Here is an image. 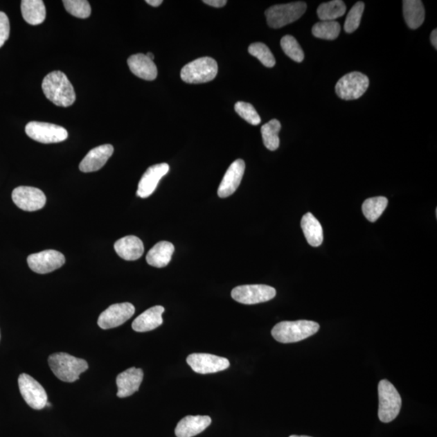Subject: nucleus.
Segmentation results:
<instances>
[{
  "label": "nucleus",
  "mask_w": 437,
  "mask_h": 437,
  "mask_svg": "<svg viewBox=\"0 0 437 437\" xmlns=\"http://www.w3.org/2000/svg\"><path fill=\"white\" fill-rule=\"evenodd\" d=\"M42 88L46 98L57 107H69L75 100V93L66 75L60 71L46 75L42 81Z\"/></svg>",
  "instance_id": "obj_1"
},
{
  "label": "nucleus",
  "mask_w": 437,
  "mask_h": 437,
  "mask_svg": "<svg viewBox=\"0 0 437 437\" xmlns=\"http://www.w3.org/2000/svg\"><path fill=\"white\" fill-rule=\"evenodd\" d=\"M48 363L55 377L64 382L71 383L79 380L81 373L89 368L85 359L64 353L51 355Z\"/></svg>",
  "instance_id": "obj_2"
},
{
  "label": "nucleus",
  "mask_w": 437,
  "mask_h": 437,
  "mask_svg": "<svg viewBox=\"0 0 437 437\" xmlns=\"http://www.w3.org/2000/svg\"><path fill=\"white\" fill-rule=\"evenodd\" d=\"M320 329L315 321L299 320L281 321L274 326L271 330L273 338L282 344H292L308 339Z\"/></svg>",
  "instance_id": "obj_3"
},
{
  "label": "nucleus",
  "mask_w": 437,
  "mask_h": 437,
  "mask_svg": "<svg viewBox=\"0 0 437 437\" xmlns=\"http://www.w3.org/2000/svg\"><path fill=\"white\" fill-rule=\"evenodd\" d=\"M378 417L382 422H391L400 414L402 398L393 384L382 380L378 385Z\"/></svg>",
  "instance_id": "obj_4"
},
{
  "label": "nucleus",
  "mask_w": 437,
  "mask_h": 437,
  "mask_svg": "<svg viewBox=\"0 0 437 437\" xmlns=\"http://www.w3.org/2000/svg\"><path fill=\"white\" fill-rule=\"evenodd\" d=\"M217 72V62L213 57H204L184 66L181 78L188 84L208 83L215 78Z\"/></svg>",
  "instance_id": "obj_5"
},
{
  "label": "nucleus",
  "mask_w": 437,
  "mask_h": 437,
  "mask_svg": "<svg viewBox=\"0 0 437 437\" xmlns=\"http://www.w3.org/2000/svg\"><path fill=\"white\" fill-rule=\"evenodd\" d=\"M305 2H294L269 8L265 12L268 26L280 28L298 20L306 12Z\"/></svg>",
  "instance_id": "obj_6"
},
{
  "label": "nucleus",
  "mask_w": 437,
  "mask_h": 437,
  "mask_svg": "<svg viewBox=\"0 0 437 437\" xmlns=\"http://www.w3.org/2000/svg\"><path fill=\"white\" fill-rule=\"evenodd\" d=\"M369 86V79L362 72H350L343 76L335 86V92L341 99L357 100L366 93Z\"/></svg>",
  "instance_id": "obj_7"
},
{
  "label": "nucleus",
  "mask_w": 437,
  "mask_h": 437,
  "mask_svg": "<svg viewBox=\"0 0 437 437\" xmlns=\"http://www.w3.org/2000/svg\"><path fill=\"white\" fill-rule=\"evenodd\" d=\"M27 136L42 143H55L66 141L69 132L64 127L55 124L30 122L26 125Z\"/></svg>",
  "instance_id": "obj_8"
},
{
  "label": "nucleus",
  "mask_w": 437,
  "mask_h": 437,
  "mask_svg": "<svg viewBox=\"0 0 437 437\" xmlns=\"http://www.w3.org/2000/svg\"><path fill=\"white\" fill-rule=\"evenodd\" d=\"M276 295L275 288L264 285H242L233 288V299L244 305H256L271 301Z\"/></svg>",
  "instance_id": "obj_9"
},
{
  "label": "nucleus",
  "mask_w": 437,
  "mask_h": 437,
  "mask_svg": "<svg viewBox=\"0 0 437 437\" xmlns=\"http://www.w3.org/2000/svg\"><path fill=\"white\" fill-rule=\"evenodd\" d=\"M19 389L27 404L33 409L42 410L47 404L48 397L41 384L28 374L22 373L18 378Z\"/></svg>",
  "instance_id": "obj_10"
},
{
  "label": "nucleus",
  "mask_w": 437,
  "mask_h": 437,
  "mask_svg": "<svg viewBox=\"0 0 437 437\" xmlns=\"http://www.w3.org/2000/svg\"><path fill=\"white\" fill-rule=\"evenodd\" d=\"M12 201L19 208L26 211H35L44 208L46 197L36 187L19 186L12 191Z\"/></svg>",
  "instance_id": "obj_11"
},
{
  "label": "nucleus",
  "mask_w": 437,
  "mask_h": 437,
  "mask_svg": "<svg viewBox=\"0 0 437 437\" xmlns=\"http://www.w3.org/2000/svg\"><path fill=\"white\" fill-rule=\"evenodd\" d=\"M186 362L193 371L199 374L224 371L230 366L228 359L206 353L191 354L187 357Z\"/></svg>",
  "instance_id": "obj_12"
},
{
  "label": "nucleus",
  "mask_w": 437,
  "mask_h": 437,
  "mask_svg": "<svg viewBox=\"0 0 437 437\" xmlns=\"http://www.w3.org/2000/svg\"><path fill=\"white\" fill-rule=\"evenodd\" d=\"M28 265L37 274H47L64 265L65 257L62 253L49 249L33 253L27 258Z\"/></svg>",
  "instance_id": "obj_13"
},
{
  "label": "nucleus",
  "mask_w": 437,
  "mask_h": 437,
  "mask_svg": "<svg viewBox=\"0 0 437 437\" xmlns=\"http://www.w3.org/2000/svg\"><path fill=\"white\" fill-rule=\"evenodd\" d=\"M134 312V306L128 302L110 305L100 314L98 324L103 330L118 328L131 319Z\"/></svg>",
  "instance_id": "obj_14"
},
{
  "label": "nucleus",
  "mask_w": 437,
  "mask_h": 437,
  "mask_svg": "<svg viewBox=\"0 0 437 437\" xmlns=\"http://www.w3.org/2000/svg\"><path fill=\"white\" fill-rule=\"evenodd\" d=\"M244 170H246V164L243 160L238 159L232 163L220 182L218 188L220 198H228L234 194L241 184Z\"/></svg>",
  "instance_id": "obj_15"
},
{
  "label": "nucleus",
  "mask_w": 437,
  "mask_h": 437,
  "mask_svg": "<svg viewBox=\"0 0 437 437\" xmlns=\"http://www.w3.org/2000/svg\"><path fill=\"white\" fill-rule=\"evenodd\" d=\"M170 170L169 165L161 163L152 166L147 170L139 182L137 196L146 199L155 191L163 177Z\"/></svg>",
  "instance_id": "obj_16"
},
{
  "label": "nucleus",
  "mask_w": 437,
  "mask_h": 437,
  "mask_svg": "<svg viewBox=\"0 0 437 437\" xmlns=\"http://www.w3.org/2000/svg\"><path fill=\"white\" fill-rule=\"evenodd\" d=\"M114 151V147L112 144H104V145L94 148L80 162V170L83 172L100 170L107 164L109 157L113 155Z\"/></svg>",
  "instance_id": "obj_17"
},
{
  "label": "nucleus",
  "mask_w": 437,
  "mask_h": 437,
  "mask_svg": "<svg viewBox=\"0 0 437 437\" xmlns=\"http://www.w3.org/2000/svg\"><path fill=\"white\" fill-rule=\"evenodd\" d=\"M143 379V372L141 368H131L118 374L116 379L118 386L117 396L127 398L132 396L139 391Z\"/></svg>",
  "instance_id": "obj_18"
},
{
  "label": "nucleus",
  "mask_w": 437,
  "mask_h": 437,
  "mask_svg": "<svg viewBox=\"0 0 437 437\" xmlns=\"http://www.w3.org/2000/svg\"><path fill=\"white\" fill-rule=\"evenodd\" d=\"M211 422L208 416H188L179 421L175 429L177 437H193L201 434Z\"/></svg>",
  "instance_id": "obj_19"
},
{
  "label": "nucleus",
  "mask_w": 437,
  "mask_h": 437,
  "mask_svg": "<svg viewBox=\"0 0 437 437\" xmlns=\"http://www.w3.org/2000/svg\"><path fill=\"white\" fill-rule=\"evenodd\" d=\"M164 312L163 306L152 307L134 319L132 329L136 332H148L159 328L163 323L162 314Z\"/></svg>",
  "instance_id": "obj_20"
},
{
  "label": "nucleus",
  "mask_w": 437,
  "mask_h": 437,
  "mask_svg": "<svg viewBox=\"0 0 437 437\" xmlns=\"http://www.w3.org/2000/svg\"><path fill=\"white\" fill-rule=\"evenodd\" d=\"M130 70L138 78L145 80H154L157 76V67L153 60L146 55H133L127 60Z\"/></svg>",
  "instance_id": "obj_21"
},
{
  "label": "nucleus",
  "mask_w": 437,
  "mask_h": 437,
  "mask_svg": "<svg viewBox=\"0 0 437 437\" xmlns=\"http://www.w3.org/2000/svg\"><path fill=\"white\" fill-rule=\"evenodd\" d=\"M114 249L120 258L127 261L137 260L144 252L143 242L136 236H127L118 240L114 244Z\"/></svg>",
  "instance_id": "obj_22"
},
{
  "label": "nucleus",
  "mask_w": 437,
  "mask_h": 437,
  "mask_svg": "<svg viewBox=\"0 0 437 437\" xmlns=\"http://www.w3.org/2000/svg\"><path fill=\"white\" fill-rule=\"evenodd\" d=\"M174 253V244L169 242H160L148 251L146 260L152 267H165L170 262Z\"/></svg>",
  "instance_id": "obj_23"
},
{
  "label": "nucleus",
  "mask_w": 437,
  "mask_h": 437,
  "mask_svg": "<svg viewBox=\"0 0 437 437\" xmlns=\"http://www.w3.org/2000/svg\"><path fill=\"white\" fill-rule=\"evenodd\" d=\"M301 225L307 242L311 247H318L323 244V229L313 214L306 213L302 217Z\"/></svg>",
  "instance_id": "obj_24"
},
{
  "label": "nucleus",
  "mask_w": 437,
  "mask_h": 437,
  "mask_svg": "<svg viewBox=\"0 0 437 437\" xmlns=\"http://www.w3.org/2000/svg\"><path fill=\"white\" fill-rule=\"evenodd\" d=\"M403 3V15L408 27L411 30L420 28L425 19L424 4L420 0H404Z\"/></svg>",
  "instance_id": "obj_25"
},
{
  "label": "nucleus",
  "mask_w": 437,
  "mask_h": 437,
  "mask_svg": "<svg viewBox=\"0 0 437 437\" xmlns=\"http://www.w3.org/2000/svg\"><path fill=\"white\" fill-rule=\"evenodd\" d=\"M21 13L25 21L31 26L40 25L45 21L46 11L42 0H23Z\"/></svg>",
  "instance_id": "obj_26"
},
{
  "label": "nucleus",
  "mask_w": 437,
  "mask_h": 437,
  "mask_svg": "<svg viewBox=\"0 0 437 437\" xmlns=\"http://www.w3.org/2000/svg\"><path fill=\"white\" fill-rule=\"evenodd\" d=\"M387 205L388 199L386 197H373L364 202L363 213L368 222H376L387 208Z\"/></svg>",
  "instance_id": "obj_27"
},
{
  "label": "nucleus",
  "mask_w": 437,
  "mask_h": 437,
  "mask_svg": "<svg viewBox=\"0 0 437 437\" xmlns=\"http://www.w3.org/2000/svg\"><path fill=\"white\" fill-rule=\"evenodd\" d=\"M346 10H347V7L342 0H333V1L321 3L316 13L321 21H332L343 17Z\"/></svg>",
  "instance_id": "obj_28"
},
{
  "label": "nucleus",
  "mask_w": 437,
  "mask_h": 437,
  "mask_svg": "<svg viewBox=\"0 0 437 437\" xmlns=\"http://www.w3.org/2000/svg\"><path fill=\"white\" fill-rule=\"evenodd\" d=\"M280 130L281 124L277 119H272L262 127V141L268 150L276 151L280 147L278 133Z\"/></svg>",
  "instance_id": "obj_29"
},
{
  "label": "nucleus",
  "mask_w": 437,
  "mask_h": 437,
  "mask_svg": "<svg viewBox=\"0 0 437 437\" xmlns=\"http://www.w3.org/2000/svg\"><path fill=\"white\" fill-rule=\"evenodd\" d=\"M341 26L336 21L316 23L312 33L314 37L325 40H335L339 35Z\"/></svg>",
  "instance_id": "obj_30"
},
{
  "label": "nucleus",
  "mask_w": 437,
  "mask_h": 437,
  "mask_svg": "<svg viewBox=\"0 0 437 437\" xmlns=\"http://www.w3.org/2000/svg\"><path fill=\"white\" fill-rule=\"evenodd\" d=\"M280 45L283 52L292 60L296 62H301L304 60V51L294 37L291 35L283 37Z\"/></svg>",
  "instance_id": "obj_31"
},
{
  "label": "nucleus",
  "mask_w": 437,
  "mask_h": 437,
  "mask_svg": "<svg viewBox=\"0 0 437 437\" xmlns=\"http://www.w3.org/2000/svg\"><path fill=\"white\" fill-rule=\"evenodd\" d=\"M249 53L262 62L267 67L276 65V59L268 46L261 42L253 43L249 46Z\"/></svg>",
  "instance_id": "obj_32"
},
{
  "label": "nucleus",
  "mask_w": 437,
  "mask_h": 437,
  "mask_svg": "<svg viewBox=\"0 0 437 437\" xmlns=\"http://www.w3.org/2000/svg\"><path fill=\"white\" fill-rule=\"evenodd\" d=\"M67 12L78 18L86 19L91 15V6L86 0H64L62 1Z\"/></svg>",
  "instance_id": "obj_33"
},
{
  "label": "nucleus",
  "mask_w": 437,
  "mask_h": 437,
  "mask_svg": "<svg viewBox=\"0 0 437 437\" xmlns=\"http://www.w3.org/2000/svg\"><path fill=\"white\" fill-rule=\"evenodd\" d=\"M364 10V3L358 2L350 9L346 18L344 30L346 32L350 33L357 30L362 21Z\"/></svg>",
  "instance_id": "obj_34"
},
{
  "label": "nucleus",
  "mask_w": 437,
  "mask_h": 437,
  "mask_svg": "<svg viewBox=\"0 0 437 437\" xmlns=\"http://www.w3.org/2000/svg\"><path fill=\"white\" fill-rule=\"evenodd\" d=\"M235 112H237L243 119L249 124L257 126L261 123V118L259 116L256 109L251 104L238 102L235 105Z\"/></svg>",
  "instance_id": "obj_35"
},
{
  "label": "nucleus",
  "mask_w": 437,
  "mask_h": 437,
  "mask_svg": "<svg viewBox=\"0 0 437 437\" xmlns=\"http://www.w3.org/2000/svg\"><path fill=\"white\" fill-rule=\"evenodd\" d=\"M9 35H10V22L6 14L0 12V48L8 39Z\"/></svg>",
  "instance_id": "obj_36"
},
{
  "label": "nucleus",
  "mask_w": 437,
  "mask_h": 437,
  "mask_svg": "<svg viewBox=\"0 0 437 437\" xmlns=\"http://www.w3.org/2000/svg\"><path fill=\"white\" fill-rule=\"evenodd\" d=\"M203 2L208 4V6L215 8H222L226 6L228 3L226 0H204Z\"/></svg>",
  "instance_id": "obj_37"
},
{
  "label": "nucleus",
  "mask_w": 437,
  "mask_h": 437,
  "mask_svg": "<svg viewBox=\"0 0 437 437\" xmlns=\"http://www.w3.org/2000/svg\"><path fill=\"white\" fill-rule=\"evenodd\" d=\"M431 42L432 46H434L436 48H437V30H434V31L431 32Z\"/></svg>",
  "instance_id": "obj_38"
},
{
  "label": "nucleus",
  "mask_w": 437,
  "mask_h": 437,
  "mask_svg": "<svg viewBox=\"0 0 437 437\" xmlns=\"http://www.w3.org/2000/svg\"><path fill=\"white\" fill-rule=\"evenodd\" d=\"M146 3L152 7H159L163 1L162 0H147Z\"/></svg>",
  "instance_id": "obj_39"
},
{
  "label": "nucleus",
  "mask_w": 437,
  "mask_h": 437,
  "mask_svg": "<svg viewBox=\"0 0 437 437\" xmlns=\"http://www.w3.org/2000/svg\"><path fill=\"white\" fill-rule=\"evenodd\" d=\"M148 57H150V60H153L155 59L154 55L152 54V53H148V54L146 55Z\"/></svg>",
  "instance_id": "obj_40"
},
{
  "label": "nucleus",
  "mask_w": 437,
  "mask_h": 437,
  "mask_svg": "<svg viewBox=\"0 0 437 437\" xmlns=\"http://www.w3.org/2000/svg\"><path fill=\"white\" fill-rule=\"evenodd\" d=\"M289 437H311V436H296V435H292Z\"/></svg>",
  "instance_id": "obj_41"
}]
</instances>
